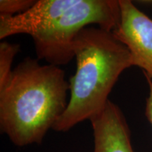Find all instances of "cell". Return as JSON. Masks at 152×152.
Listing matches in <instances>:
<instances>
[{
    "mask_svg": "<svg viewBox=\"0 0 152 152\" xmlns=\"http://www.w3.org/2000/svg\"><path fill=\"white\" fill-rule=\"evenodd\" d=\"M69 82L59 66L24 58L0 89V130L17 147L40 144L67 108Z\"/></svg>",
    "mask_w": 152,
    "mask_h": 152,
    "instance_id": "6da1fadb",
    "label": "cell"
},
{
    "mask_svg": "<svg viewBox=\"0 0 152 152\" xmlns=\"http://www.w3.org/2000/svg\"><path fill=\"white\" fill-rule=\"evenodd\" d=\"M120 17L118 0H38L23 14L0 15V39L29 35L37 59L66 65L75 57L74 42L82 29L96 25L113 32Z\"/></svg>",
    "mask_w": 152,
    "mask_h": 152,
    "instance_id": "7a4b0ae2",
    "label": "cell"
},
{
    "mask_svg": "<svg viewBox=\"0 0 152 152\" xmlns=\"http://www.w3.org/2000/svg\"><path fill=\"white\" fill-rule=\"evenodd\" d=\"M75 75L69 80L71 98L52 130L67 132L100 113L119 76L133 66L128 49L113 33L99 27L82 29L74 42Z\"/></svg>",
    "mask_w": 152,
    "mask_h": 152,
    "instance_id": "3957f363",
    "label": "cell"
},
{
    "mask_svg": "<svg viewBox=\"0 0 152 152\" xmlns=\"http://www.w3.org/2000/svg\"><path fill=\"white\" fill-rule=\"evenodd\" d=\"M118 1L121 17L112 33L128 49L133 66L142 68L152 80V19L130 0Z\"/></svg>",
    "mask_w": 152,
    "mask_h": 152,
    "instance_id": "277c9868",
    "label": "cell"
},
{
    "mask_svg": "<svg viewBox=\"0 0 152 152\" xmlns=\"http://www.w3.org/2000/svg\"><path fill=\"white\" fill-rule=\"evenodd\" d=\"M94 152H134L130 131L122 111L109 101L99 113L90 119Z\"/></svg>",
    "mask_w": 152,
    "mask_h": 152,
    "instance_id": "5b68a950",
    "label": "cell"
},
{
    "mask_svg": "<svg viewBox=\"0 0 152 152\" xmlns=\"http://www.w3.org/2000/svg\"><path fill=\"white\" fill-rule=\"evenodd\" d=\"M20 51V45L3 41L0 43V89L10 79L13 70L11 65L14 57Z\"/></svg>",
    "mask_w": 152,
    "mask_h": 152,
    "instance_id": "8992f818",
    "label": "cell"
},
{
    "mask_svg": "<svg viewBox=\"0 0 152 152\" xmlns=\"http://www.w3.org/2000/svg\"><path fill=\"white\" fill-rule=\"evenodd\" d=\"M34 0H1L0 15L14 16L23 14L35 4Z\"/></svg>",
    "mask_w": 152,
    "mask_h": 152,
    "instance_id": "52a82bcc",
    "label": "cell"
},
{
    "mask_svg": "<svg viewBox=\"0 0 152 152\" xmlns=\"http://www.w3.org/2000/svg\"><path fill=\"white\" fill-rule=\"evenodd\" d=\"M145 76V78L147 80V82L149 85V96L147 99V103H146V110H145V115L147 116L149 122L152 125V80L148 77L147 75L144 74Z\"/></svg>",
    "mask_w": 152,
    "mask_h": 152,
    "instance_id": "ba28073f",
    "label": "cell"
}]
</instances>
